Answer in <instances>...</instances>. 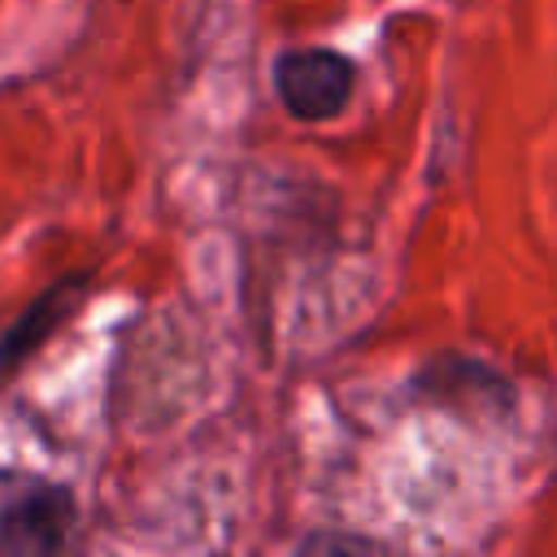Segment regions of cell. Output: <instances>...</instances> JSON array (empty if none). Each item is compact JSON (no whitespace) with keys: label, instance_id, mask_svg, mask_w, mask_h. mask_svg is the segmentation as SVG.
<instances>
[{"label":"cell","instance_id":"cell-1","mask_svg":"<svg viewBox=\"0 0 557 557\" xmlns=\"http://www.w3.org/2000/svg\"><path fill=\"white\" fill-rule=\"evenodd\" d=\"M78 527V496L70 483L0 466V557H35L70 548Z\"/></svg>","mask_w":557,"mask_h":557},{"label":"cell","instance_id":"cell-2","mask_svg":"<svg viewBox=\"0 0 557 557\" xmlns=\"http://www.w3.org/2000/svg\"><path fill=\"white\" fill-rule=\"evenodd\" d=\"M357 65L335 48H287L274 57V96L300 122H331L348 109Z\"/></svg>","mask_w":557,"mask_h":557},{"label":"cell","instance_id":"cell-4","mask_svg":"<svg viewBox=\"0 0 557 557\" xmlns=\"http://www.w3.org/2000/svg\"><path fill=\"white\" fill-rule=\"evenodd\" d=\"M413 387L426 396V400H440V405H453V400H470V409H500L509 400V387L500 374H492L487 366L479 361H466V357H440L431 361Z\"/></svg>","mask_w":557,"mask_h":557},{"label":"cell","instance_id":"cell-3","mask_svg":"<svg viewBox=\"0 0 557 557\" xmlns=\"http://www.w3.org/2000/svg\"><path fill=\"white\" fill-rule=\"evenodd\" d=\"M83 292H87V270L61 274L52 287H44V292L4 326V335H0V383H4L26 357H35V352L57 335V326H61L65 318H74Z\"/></svg>","mask_w":557,"mask_h":557}]
</instances>
